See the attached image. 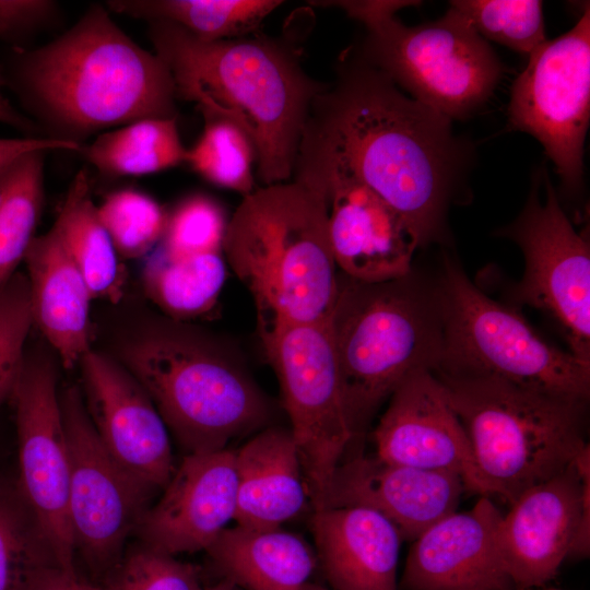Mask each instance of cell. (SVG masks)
Returning a JSON list of instances; mask_svg holds the SVG:
<instances>
[{
    "instance_id": "obj_44",
    "label": "cell",
    "mask_w": 590,
    "mask_h": 590,
    "mask_svg": "<svg viewBox=\"0 0 590 590\" xmlns=\"http://www.w3.org/2000/svg\"><path fill=\"white\" fill-rule=\"evenodd\" d=\"M541 590H563V589H558V588H543Z\"/></svg>"
},
{
    "instance_id": "obj_22",
    "label": "cell",
    "mask_w": 590,
    "mask_h": 590,
    "mask_svg": "<svg viewBox=\"0 0 590 590\" xmlns=\"http://www.w3.org/2000/svg\"><path fill=\"white\" fill-rule=\"evenodd\" d=\"M316 555L335 590H398L402 538L382 515L363 506L314 510Z\"/></svg>"
},
{
    "instance_id": "obj_24",
    "label": "cell",
    "mask_w": 590,
    "mask_h": 590,
    "mask_svg": "<svg viewBox=\"0 0 590 590\" xmlns=\"http://www.w3.org/2000/svg\"><path fill=\"white\" fill-rule=\"evenodd\" d=\"M235 462L236 524L278 528L305 508L309 496L290 428L262 429L235 450Z\"/></svg>"
},
{
    "instance_id": "obj_30",
    "label": "cell",
    "mask_w": 590,
    "mask_h": 590,
    "mask_svg": "<svg viewBox=\"0 0 590 590\" xmlns=\"http://www.w3.org/2000/svg\"><path fill=\"white\" fill-rule=\"evenodd\" d=\"M45 153L28 152L0 170V288L15 273L36 237Z\"/></svg>"
},
{
    "instance_id": "obj_25",
    "label": "cell",
    "mask_w": 590,
    "mask_h": 590,
    "mask_svg": "<svg viewBox=\"0 0 590 590\" xmlns=\"http://www.w3.org/2000/svg\"><path fill=\"white\" fill-rule=\"evenodd\" d=\"M206 552L223 579L246 590H300L318 564L305 540L280 527L225 528Z\"/></svg>"
},
{
    "instance_id": "obj_31",
    "label": "cell",
    "mask_w": 590,
    "mask_h": 590,
    "mask_svg": "<svg viewBox=\"0 0 590 590\" xmlns=\"http://www.w3.org/2000/svg\"><path fill=\"white\" fill-rule=\"evenodd\" d=\"M52 566V551L21 496L0 488V590H30Z\"/></svg>"
},
{
    "instance_id": "obj_20",
    "label": "cell",
    "mask_w": 590,
    "mask_h": 590,
    "mask_svg": "<svg viewBox=\"0 0 590 590\" xmlns=\"http://www.w3.org/2000/svg\"><path fill=\"white\" fill-rule=\"evenodd\" d=\"M503 515L488 496L472 509L452 512L418 535L410 547L402 590H516L499 544Z\"/></svg>"
},
{
    "instance_id": "obj_11",
    "label": "cell",
    "mask_w": 590,
    "mask_h": 590,
    "mask_svg": "<svg viewBox=\"0 0 590 590\" xmlns=\"http://www.w3.org/2000/svg\"><path fill=\"white\" fill-rule=\"evenodd\" d=\"M590 119V7L557 38L529 55L515 80L508 126L527 132L544 148L566 191L583 178L585 140Z\"/></svg>"
},
{
    "instance_id": "obj_13",
    "label": "cell",
    "mask_w": 590,
    "mask_h": 590,
    "mask_svg": "<svg viewBox=\"0 0 590 590\" xmlns=\"http://www.w3.org/2000/svg\"><path fill=\"white\" fill-rule=\"evenodd\" d=\"M59 398L70 457L69 519L75 552L91 567L104 569L119 558L156 489L107 451L78 386L64 388Z\"/></svg>"
},
{
    "instance_id": "obj_19",
    "label": "cell",
    "mask_w": 590,
    "mask_h": 590,
    "mask_svg": "<svg viewBox=\"0 0 590 590\" xmlns=\"http://www.w3.org/2000/svg\"><path fill=\"white\" fill-rule=\"evenodd\" d=\"M163 489L135 529L142 545L172 556L206 551L235 519V450L187 453Z\"/></svg>"
},
{
    "instance_id": "obj_41",
    "label": "cell",
    "mask_w": 590,
    "mask_h": 590,
    "mask_svg": "<svg viewBox=\"0 0 590 590\" xmlns=\"http://www.w3.org/2000/svg\"><path fill=\"white\" fill-rule=\"evenodd\" d=\"M2 84L3 81L0 75V121L19 128H26L25 126H28V121L11 106L9 101L4 97Z\"/></svg>"
},
{
    "instance_id": "obj_10",
    "label": "cell",
    "mask_w": 590,
    "mask_h": 590,
    "mask_svg": "<svg viewBox=\"0 0 590 590\" xmlns=\"http://www.w3.org/2000/svg\"><path fill=\"white\" fill-rule=\"evenodd\" d=\"M283 396L314 510L323 500L342 456L356 436L326 322L259 328Z\"/></svg>"
},
{
    "instance_id": "obj_37",
    "label": "cell",
    "mask_w": 590,
    "mask_h": 590,
    "mask_svg": "<svg viewBox=\"0 0 590 590\" xmlns=\"http://www.w3.org/2000/svg\"><path fill=\"white\" fill-rule=\"evenodd\" d=\"M200 569L144 545L118 568L111 590H199Z\"/></svg>"
},
{
    "instance_id": "obj_21",
    "label": "cell",
    "mask_w": 590,
    "mask_h": 590,
    "mask_svg": "<svg viewBox=\"0 0 590 590\" xmlns=\"http://www.w3.org/2000/svg\"><path fill=\"white\" fill-rule=\"evenodd\" d=\"M467 491L455 473L356 456L339 464L318 509H374L397 528L402 540L413 542L435 522L457 511Z\"/></svg>"
},
{
    "instance_id": "obj_36",
    "label": "cell",
    "mask_w": 590,
    "mask_h": 590,
    "mask_svg": "<svg viewBox=\"0 0 590 590\" xmlns=\"http://www.w3.org/2000/svg\"><path fill=\"white\" fill-rule=\"evenodd\" d=\"M33 324L27 276L15 272L0 288V404L12 397Z\"/></svg>"
},
{
    "instance_id": "obj_34",
    "label": "cell",
    "mask_w": 590,
    "mask_h": 590,
    "mask_svg": "<svg viewBox=\"0 0 590 590\" xmlns=\"http://www.w3.org/2000/svg\"><path fill=\"white\" fill-rule=\"evenodd\" d=\"M119 256L140 258L161 241L168 215L151 197L132 189L110 193L97 206Z\"/></svg>"
},
{
    "instance_id": "obj_7",
    "label": "cell",
    "mask_w": 590,
    "mask_h": 590,
    "mask_svg": "<svg viewBox=\"0 0 590 590\" xmlns=\"http://www.w3.org/2000/svg\"><path fill=\"white\" fill-rule=\"evenodd\" d=\"M434 374L447 390L481 475L509 506L589 447L585 401L493 377Z\"/></svg>"
},
{
    "instance_id": "obj_18",
    "label": "cell",
    "mask_w": 590,
    "mask_h": 590,
    "mask_svg": "<svg viewBox=\"0 0 590 590\" xmlns=\"http://www.w3.org/2000/svg\"><path fill=\"white\" fill-rule=\"evenodd\" d=\"M294 179L326 198L330 244L339 272L369 283L411 273L420 240L405 220L379 196L340 172Z\"/></svg>"
},
{
    "instance_id": "obj_1",
    "label": "cell",
    "mask_w": 590,
    "mask_h": 590,
    "mask_svg": "<svg viewBox=\"0 0 590 590\" xmlns=\"http://www.w3.org/2000/svg\"><path fill=\"white\" fill-rule=\"evenodd\" d=\"M451 122L349 50L334 82L311 102L294 177L340 172L354 178L396 210L423 245L439 235L469 156Z\"/></svg>"
},
{
    "instance_id": "obj_35",
    "label": "cell",
    "mask_w": 590,
    "mask_h": 590,
    "mask_svg": "<svg viewBox=\"0 0 590 590\" xmlns=\"http://www.w3.org/2000/svg\"><path fill=\"white\" fill-rule=\"evenodd\" d=\"M227 222L213 199L190 197L168 215L158 248L175 257L221 252Z\"/></svg>"
},
{
    "instance_id": "obj_4",
    "label": "cell",
    "mask_w": 590,
    "mask_h": 590,
    "mask_svg": "<svg viewBox=\"0 0 590 590\" xmlns=\"http://www.w3.org/2000/svg\"><path fill=\"white\" fill-rule=\"evenodd\" d=\"M222 250L259 328L327 321L339 270L323 193L295 179L253 190L228 220Z\"/></svg>"
},
{
    "instance_id": "obj_16",
    "label": "cell",
    "mask_w": 590,
    "mask_h": 590,
    "mask_svg": "<svg viewBox=\"0 0 590 590\" xmlns=\"http://www.w3.org/2000/svg\"><path fill=\"white\" fill-rule=\"evenodd\" d=\"M374 440L382 461L455 473L469 492L493 495L447 390L432 370L415 371L396 388Z\"/></svg>"
},
{
    "instance_id": "obj_17",
    "label": "cell",
    "mask_w": 590,
    "mask_h": 590,
    "mask_svg": "<svg viewBox=\"0 0 590 590\" xmlns=\"http://www.w3.org/2000/svg\"><path fill=\"white\" fill-rule=\"evenodd\" d=\"M79 364L86 412L104 447L131 475L164 488L176 467L168 428L150 396L116 358L90 350Z\"/></svg>"
},
{
    "instance_id": "obj_28",
    "label": "cell",
    "mask_w": 590,
    "mask_h": 590,
    "mask_svg": "<svg viewBox=\"0 0 590 590\" xmlns=\"http://www.w3.org/2000/svg\"><path fill=\"white\" fill-rule=\"evenodd\" d=\"M276 0H120L114 11L174 23L205 40L239 37L256 30L280 4Z\"/></svg>"
},
{
    "instance_id": "obj_39",
    "label": "cell",
    "mask_w": 590,
    "mask_h": 590,
    "mask_svg": "<svg viewBox=\"0 0 590 590\" xmlns=\"http://www.w3.org/2000/svg\"><path fill=\"white\" fill-rule=\"evenodd\" d=\"M70 150L82 151V145L71 139L23 138L0 139V170L20 156L33 151Z\"/></svg>"
},
{
    "instance_id": "obj_8",
    "label": "cell",
    "mask_w": 590,
    "mask_h": 590,
    "mask_svg": "<svg viewBox=\"0 0 590 590\" xmlns=\"http://www.w3.org/2000/svg\"><path fill=\"white\" fill-rule=\"evenodd\" d=\"M343 9L367 28L359 55L409 96L451 121L484 105L495 91L503 64L488 42L456 9L417 26L394 13L413 1H322Z\"/></svg>"
},
{
    "instance_id": "obj_29",
    "label": "cell",
    "mask_w": 590,
    "mask_h": 590,
    "mask_svg": "<svg viewBox=\"0 0 590 590\" xmlns=\"http://www.w3.org/2000/svg\"><path fill=\"white\" fill-rule=\"evenodd\" d=\"M101 172L146 175L185 162L175 118H146L98 135L82 150Z\"/></svg>"
},
{
    "instance_id": "obj_14",
    "label": "cell",
    "mask_w": 590,
    "mask_h": 590,
    "mask_svg": "<svg viewBox=\"0 0 590 590\" xmlns=\"http://www.w3.org/2000/svg\"><path fill=\"white\" fill-rule=\"evenodd\" d=\"M57 367L48 355H26L12 393L19 446L20 496L62 570L76 574L69 519L70 457L57 389Z\"/></svg>"
},
{
    "instance_id": "obj_38",
    "label": "cell",
    "mask_w": 590,
    "mask_h": 590,
    "mask_svg": "<svg viewBox=\"0 0 590 590\" xmlns=\"http://www.w3.org/2000/svg\"><path fill=\"white\" fill-rule=\"evenodd\" d=\"M52 9L54 3L45 0H0V36L31 28Z\"/></svg>"
},
{
    "instance_id": "obj_2",
    "label": "cell",
    "mask_w": 590,
    "mask_h": 590,
    "mask_svg": "<svg viewBox=\"0 0 590 590\" xmlns=\"http://www.w3.org/2000/svg\"><path fill=\"white\" fill-rule=\"evenodd\" d=\"M152 22L151 38L176 96L248 135L264 186L290 181L311 102L323 84L306 75L296 55L276 40H205L174 23Z\"/></svg>"
},
{
    "instance_id": "obj_32",
    "label": "cell",
    "mask_w": 590,
    "mask_h": 590,
    "mask_svg": "<svg viewBox=\"0 0 590 590\" xmlns=\"http://www.w3.org/2000/svg\"><path fill=\"white\" fill-rule=\"evenodd\" d=\"M205 126L197 143L187 150L185 162L208 181L232 189L244 197L253 189V145L232 121L204 116Z\"/></svg>"
},
{
    "instance_id": "obj_42",
    "label": "cell",
    "mask_w": 590,
    "mask_h": 590,
    "mask_svg": "<svg viewBox=\"0 0 590 590\" xmlns=\"http://www.w3.org/2000/svg\"><path fill=\"white\" fill-rule=\"evenodd\" d=\"M199 590H237V586L227 579H222L221 581L212 586H208V587L201 586Z\"/></svg>"
},
{
    "instance_id": "obj_6",
    "label": "cell",
    "mask_w": 590,
    "mask_h": 590,
    "mask_svg": "<svg viewBox=\"0 0 590 590\" xmlns=\"http://www.w3.org/2000/svg\"><path fill=\"white\" fill-rule=\"evenodd\" d=\"M327 324L355 434L406 377L433 371L439 363L441 326L435 294L411 273L369 283L339 272Z\"/></svg>"
},
{
    "instance_id": "obj_33",
    "label": "cell",
    "mask_w": 590,
    "mask_h": 590,
    "mask_svg": "<svg viewBox=\"0 0 590 590\" xmlns=\"http://www.w3.org/2000/svg\"><path fill=\"white\" fill-rule=\"evenodd\" d=\"M460 12L484 38L530 55L545 40L543 3L536 0H456Z\"/></svg>"
},
{
    "instance_id": "obj_23",
    "label": "cell",
    "mask_w": 590,
    "mask_h": 590,
    "mask_svg": "<svg viewBox=\"0 0 590 590\" xmlns=\"http://www.w3.org/2000/svg\"><path fill=\"white\" fill-rule=\"evenodd\" d=\"M24 261L33 324L72 368L91 350L88 286L55 226L34 238Z\"/></svg>"
},
{
    "instance_id": "obj_26",
    "label": "cell",
    "mask_w": 590,
    "mask_h": 590,
    "mask_svg": "<svg viewBox=\"0 0 590 590\" xmlns=\"http://www.w3.org/2000/svg\"><path fill=\"white\" fill-rule=\"evenodd\" d=\"M54 226L82 273L92 297L119 302L123 295L125 269L91 198L84 170L73 178Z\"/></svg>"
},
{
    "instance_id": "obj_27",
    "label": "cell",
    "mask_w": 590,
    "mask_h": 590,
    "mask_svg": "<svg viewBox=\"0 0 590 590\" xmlns=\"http://www.w3.org/2000/svg\"><path fill=\"white\" fill-rule=\"evenodd\" d=\"M227 274L221 252L175 257L160 248L143 267L146 295L166 317L185 321L210 311Z\"/></svg>"
},
{
    "instance_id": "obj_43",
    "label": "cell",
    "mask_w": 590,
    "mask_h": 590,
    "mask_svg": "<svg viewBox=\"0 0 590 590\" xmlns=\"http://www.w3.org/2000/svg\"><path fill=\"white\" fill-rule=\"evenodd\" d=\"M300 590H326V589L315 587V586H311V585L308 583L305 587H303Z\"/></svg>"
},
{
    "instance_id": "obj_9",
    "label": "cell",
    "mask_w": 590,
    "mask_h": 590,
    "mask_svg": "<svg viewBox=\"0 0 590 590\" xmlns=\"http://www.w3.org/2000/svg\"><path fill=\"white\" fill-rule=\"evenodd\" d=\"M441 326L436 374L485 376L588 402L590 364L542 339L516 310L486 296L455 262L434 291Z\"/></svg>"
},
{
    "instance_id": "obj_3",
    "label": "cell",
    "mask_w": 590,
    "mask_h": 590,
    "mask_svg": "<svg viewBox=\"0 0 590 590\" xmlns=\"http://www.w3.org/2000/svg\"><path fill=\"white\" fill-rule=\"evenodd\" d=\"M118 354L187 453L225 449L270 420V403L243 357L186 321L153 319Z\"/></svg>"
},
{
    "instance_id": "obj_40",
    "label": "cell",
    "mask_w": 590,
    "mask_h": 590,
    "mask_svg": "<svg viewBox=\"0 0 590 590\" xmlns=\"http://www.w3.org/2000/svg\"><path fill=\"white\" fill-rule=\"evenodd\" d=\"M30 590H111L81 580L76 574H70L58 566L43 570L32 583Z\"/></svg>"
},
{
    "instance_id": "obj_12",
    "label": "cell",
    "mask_w": 590,
    "mask_h": 590,
    "mask_svg": "<svg viewBox=\"0 0 590 590\" xmlns=\"http://www.w3.org/2000/svg\"><path fill=\"white\" fill-rule=\"evenodd\" d=\"M541 201L540 174L524 209L502 234L524 256L516 302L546 312L558 324L568 352L590 364V248L563 211L548 176Z\"/></svg>"
},
{
    "instance_id": "obj_5",
    "label": "cell",
    "mask_w": 590,
    "mask_h": 590,
    "mask_svg": "<svg viewBox=\"0 0 590 590\" xmlns=\"http://www.w3.org/2000/svg\"><path fill=\"white\" fill-rule=\"evenodd\" d=\"M23 80L40 106L74 132L146 118H175L172 74L101 7L62 36L26 55Z\"/></svg>"
},
{
    "instance_id": "obj_15",
    "label": "cell",
    "mask_w": 590,
    "mask_h": 590,
    "mask_svg": "<svg viewBox=\"0 0 590 590\" xmlns=\"http://www.w3.org/2000/svg\"><path fill=\"white\" fill-rule=\"evenodd\" d=\"M590 447L565 470L523 492L503 515L499 544L516 590L554 579L590 548Z\"/></svg>"
}]
</instances>
